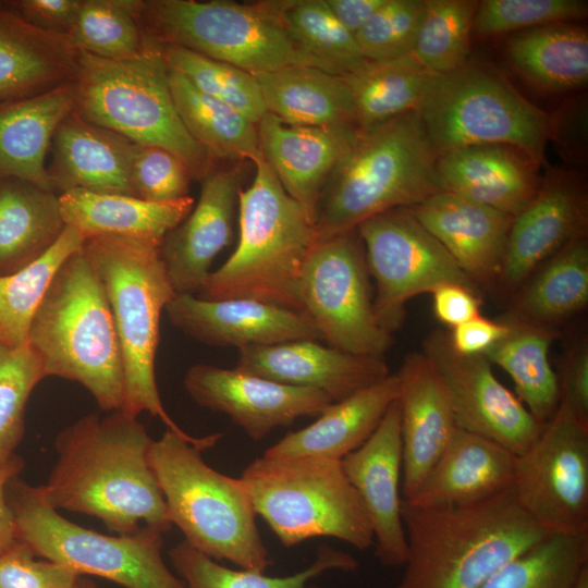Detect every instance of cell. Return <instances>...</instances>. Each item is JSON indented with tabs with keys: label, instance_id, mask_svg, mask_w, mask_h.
Instances as JSON below:
<instances>
[{
	"label": "cell",
	"instance_id": "6da1fadb",
	"mask_svg": "<svg viewBox=\"0 0 588 588\" xmlns=\"http://www.w3.org/2000/svg\"><path fill=\"white\" fill-rule=\"evenodd\" d=\"M152 441L137 417L123 411L82 416L56 436L57 462L39 486L44 499L57 511L97 517L120 536L169 531L149 462Z\"/></svg>",
	"mask_w": 588,
	"mask_h": 588
},
{
	"label": "cell",
	"instance_id": "7a4b0ae2",
	"mask_svg": "<svg viewBox=\"0 0 588 588\" xmlns=\"http://www.w3.org/2000/svg\"><path fill=\"white\" fill-rule=\"evenodd\" d=\"M401 514L407 554L395 588H479L551 535L519 506L513 487L452 507L402 499Z\"/></svg>",
	"mask_w": 588,
	"mask_h": 588
},
{
	"label": "cell",
	"instance_id": "3957f363",
	"mask_svg": "<svg viewBox=\"0 0 588 588\" xmlns=\"http://www.w3.org/2000/svg\"><path fill=\"white\" fill-rule=\"evenodd\" d=\"M438 158L417 111L359 128L320 195L315 212L317 242L440 192Z\"/></svg>",
	"mask_w": 588,
	"mask_h": 588
},
{
	"label": "cell",
	"instance_id": "277c9868",
	"mask_svg": "<svg viewBox=\"0 0 588 588\" xmlns=\"http://www.w3.org/2000/svg\"><path fill=\"white\" fill-rule=\"evenodd\" d=\"M27 344L41 358L46 377L78 382L102 411H122L121 347L103 285L83 246L56 272Z\"/></svg>",
	"mask_w": 588,
	"mask_h": 588
},
{
	"label": "cell",
	"instance_id": "5b68a950",
	"mask_svg": "<svg viewBox=\"0 0 588 588\" xmlns=\"http://www.w3.org/2000/svg\"><path fill=\"white\" fill-rule=\"evenodd\" d=\"M221 437L185 438L167 429L151 443L150 466L184 541L213 560L265 572L272 560L242 480L219 473L201 456Z\"/></svg>",
	"mask_w": 588,
	"mask_h": 588
},
{
	"label": "cell",
	"instance_id": "8992f818",
	"mask_svg": "<svg viewBox=\"0 0 588 588\" xmlns=\"http://www.w3.org/2000/svg\"><path fill=\"white\" fill-rule=\"evenodd\" d=\"M254 166L252 184L240 193L236 248L197 297L250 298L302 311L297 284L317 243L315 222L262 156Z\"/></svg>",
	"mask_w": 588,
	"mask_h": 588
},
{
	"label": "cell",
	"instance_id": "52a82bcc",
	"mask_svg": "<svg viewBox=\"0 0 588 588\" xmlns=\"http://www.w3.org/2000/svg\"><path fill=\"white\" fill-rule=\"evenodd\" d=\"M83 249L107 295L124 369L122 411L148 412L182 437L191 438L167 413L157 387L155 358L162 310L176 295L160 247L114 236L88 237Z\"/></svg>",
	"mask_w": 588,
	"mask_h": 588
},
{
	"label": "cell",
	"instance_id": "ba28073f",
	"mask_svg": "<svg viewBox=\"0 0 588 588\" xmlns=\"http://www.w3.org/2000/svg\"><path fill=\"white\" fill-rule=\"evenodd\" d=\"M73 86L74 111L84 120L132 143L171 151L193 180L201 181L210 172L213 159L186 131L175 108L159 44L132 61L79 51Z\"/></svg>",
	"mask_w": 588,
	"mask_h": 588
},
{
	"label": "cell",
	"instance_id": "9c48e42d",
	"mask_svg": "<svg viewBox=\"0 0 588 588\" xmlns=\"http://www.w3.org/2000/svg\"><path fill=\"white\" fill-rule=\"evenodd\" d=\"M240 479L256 515L286 548L316 537L336 538L358 550L375 544L364 503L341 461L262 455Z\"/></svg>",
	"mask_w": 588,
	"mask_h": 588
},
{
	"label": "cell",
	"instance_id": "30bf717a",
	"mask_svg": "<svg viewBox=\"0 0 588 588\" xmlns=\"http://www.w3.org/2000/svg\"><path fill=\"white\" fill-rule=\"evenodd\" d=\"M416 111L438 155L506 145L538 164L543 161L548 117L487 65L468 60L455 71L433 74Z\"/></svg>",
	"mask_w": 588,
	"mask_h": 588
},
{
	"label": "cell",
	"instance_id": "8fae6325",
	"mask_svg": "<svg viewBox=\"0 0 588 588\" xmlns=\"http://www.w3.org/2000/svg\"><path fill=\"white\" fill-rule=\"evenodd\" d=\"M140 19L155 42L186 48L254 75L289 65L321 69L291 39L272 1L147 0L140 1Z\"/></svg>",
	"mask_w": 588,
	"mask_h": 588
},
{
	"label": "cell",
	"instance_id": "7c38bea8",
	"mask_svg": "<svg viewBox=\"0 0 588 588\" xmlns=\"http://www.w3.org/2000/svg\"><path fill=\"white\" fill-rule=\"evenodd\" d=\"M17 539L36 556L66 566L81 576H98L123 588H186L162 558L161 532L109 536L63 517L39 486L19 476L7 486Z\"/></svg>",
	"mask_w": 588,
	"mask_h": 588
},
{
	"label": "cell",
	"instance_id": "4fadbf2b",
	"mask_svg": "<svg viewBox=\"0 0 588 588\" xmlns=\"http://www.w3.org/2000/svg\"><path fill=\"white\" fill-rule=\"evenodd\" d=\"M297 299L330 346L383 356L392 345V334L375 315L365 250L356 229L316 243L298 280Z\"/></svg>",
	"mask_w": 588,
	"mask_h": 588
},
{
	"label": "cell",
	"instance_id": "5bb4252c",
	"mask_svg": "<svg viewBox=\"0 0 588 588\" xmlns=\"http://www.w3.org/2000/svg\"><path fill=\"white\" fill-rule=\"evenodd\" d=\"M369 274L376 281L373 310L390 334L404 319L411 298L445 283L478 287L445 248L418 222L411 207L373 216L356 228Z\"/></svg>",
	"mask_w": 588,
	"mask_h": 588
},
{
	"label": "cell",
	"instance_id": "9a60e30c",
	"mask_svg": "<svg viewBox=\"0 0 588 588\" xmlns=\"http://www.w3.org/2000/svg\"><path fill=\"white\" fill-rule=\"evenodd\" d=\"M519 506L550 534L588 532V427L562 404L516 456Z\"/></svg>",
	"mask_w": 588,
	"mask_h": 588
},
{
	"label": "cell",
	"instance_id": "2e32d148",
	"mask_svg": "<svg viewBox=\"0 0 588 588\" xmlns=\"http://www.w3.org/2000/svg\"><path fill=\"white\" fill-rule=\"evenodd\" d=\"M422 355L448 396L457 427L516 456L535 442L543 425L498 380L485 355L456 353L442 331L426 338Z\"/></svg>",
	"mask_w": 588,
	"mask_h": 588
},
{
	"label": "cell",
	"instance_id": "e0dca14e",
	"mask_svg": "<svg viewBox=\"0 0 588 588\" xmlns=\"http://www.w3.org/2000/svg\"><path fill=\"white\" fill-rule=\"evenodd\" d=\"M183 384L198 405L226 415L255 441L301 417H318L334 403L319 390L286 385L236 368L207 364L192 366Z\"/></svg>",
	"mask_w": 588,
	"mask_h": 588
},
{
	"label": "cell",
	"instance_id": "ac0fdd59",
	"mask_svg": "<svg viewBox=\"0 0 588 588\" xmlns=\"http://www.w3.org/2000/svg\"><path fill=\"white\" fill-rule=\"evenodd\" d=\"M588 201L575 175L553 172L513 217L495 285L513 295L549 257L587 235Z\"/></svg>",
	"mask_w": 588,
	"mask_h": 588
},
{
	"label": "cell",
	"instance_id": "d6986e66",
	"mask_svg": "<svg viewBox=\"0 0 588 588\" xmlns=\"http://www.w3.org/2000/svg\"><path fill=\"white\" fill-rule=\"evenodd\" d=\"M243 181L241 164L211 169L197 204L163 238L160 257L176 294L198 293L213 260L231 243Z\"/></svg>",
	"mask_w": 588,
	"mask_h": 588
},
{
	"label": "cell",
	"instance_id": "ffe728a7",
	"mask_svg": "<svg viewBox=\"0 0 588 588\" xmlns=\"http://www.w3.org/2000/svg\"><path fill=\"white\" fill-rule=\"evenodd\" d=\"M341 463L366 509L377 559L388 567L403 566L407 540L401 514L403 457L397 399L367 441Z\"/></svg>",
	"mask_w": 588,
	"mask_h": 588
},
{
	"label": "cell",
	"instance_id": "44dd1931",
	"mask_svg": "<svg viewBox=\"0 0 588 588\" xmlns=\"http://www.w3.org/2000/svg\"><path fill=\"white\" fill-rule=\"evenodd\" d=\"M164 310L175 328L210 346L240 350L321 340L305 313L250 298L205 301L194 294H176Z\"/></svg>",
	"mask_w": 588,
	"mask_h": 588
},
{
	"label": "cell",
	"instance_id": "7402d4cb",
	"mask_svg": "<svg viewBox=\"0 0 588 588\" xmlns=\"http://www.w3.org/2000/svg\"><path fill=\"white\" fill-rule=\"evenodd\" d=\"M235 368L282 384L322 391L333 402L390 375L383 356L356 355L315 340L240 348Z\"/></svg>",
	"mask_w": 588,
	"mask_h": 588
},
{
	"label": "cell",
	"instance_id": "603a6c76",
	"mask_svg": "<svg viewBox=\"0 0 588 588\" xmlns=\"http://www.w3.org/2000/svg\"><path fill=\"white\" fill-rule=\"evenodd\" d=\"M264 159L285 192L315 222L316 207L331 173L353 146L359 127L353 124H289L266 113L257 124Z\"/></svg>",
	"mask_w": 588,
	"mask_h": 588
},
{
	"label": "cell",
	"instance_id": "cb8c5ba5",
	"mask_svg": "<svg viewBox=\"0 0 588 588\" xmlns=\"http://www.w3.org/2000/svg\"><path fill=\"white\" fill-rule=\"evenodd\" d=\"M411 210L477 287L495 285L511 215L445 191Z\"/></svg>",
	"mask_w": 588,
	"mask_h": 588
},
{
	"label": "cell",
	"instance_id": "d4e9b609",
	"mask_svg": "<svg viewBox=\"0 0 588 588\" xmlns=\"http://www.w3.org/2000/svg\"><path fill=\"white\" fill-rule=\"evenodd\" d=\"M402 439V498L411 500L455 428L448 396L422 353L406 356L396 371Z\"/></svg>",
	"mask_w": 588,
	"mask_h": 588
},
{
	"label": "cell",
	"instance_id": "484cf974",
	"mask_svg": "<svg viewBox=\"0 0 588 588\" xmlns=\"http://www.w3.org/2000/svg\"><path fill=\"white\" fill-rule=\"evenodd\" d=\"M515 465L516 455L504 446L456 427L407 502L421 507H452L489 499L513 487Z\"/></svg>",
	"mask_w": 588,
	"mask_h": 588
},
{
	"label": "cell",
	"instance_id": "4316f807",
	"mask_svg": "<svg viewBox=\"0 0 588 588\" xmlns=\"http://www.w3.org/2000/svg\"><path fill=\"white\" fill-rule=\"evenodd\" d=\"M538 167L514 147L479 145L439 155L437 171L441 191L514 217L539 187Z\"/></svg>",
	"mask_w": 588,
	"mask_h": 588
},
{
	"label": "cell",
	"instance_id": "83f0119b",
	"mask_svg": "<svg viewBox=\"0 0 588 588\" xmlns=\"http://www.w3.org/2000/svg\"><path fill=\"white\" fill-rule=\"evenodd\" d=\"M128 139L70 113L51 143L47 173L53 191L85 189L134 196Z\"/></svg>",
	"mask_w": 588,
	"mask_h": 588
},
{
	"label": "cell",
	"instance_id": "f1b7e54d",
	"mask_svg": "<svg viewBox=\"0 0 588 588\" xmlns=\"http://www.w3.org/2000/svg\"><path fill=\"white\" fill-rule=\"evenodd\" d=\"M78 57L66 37L38 29L0 4V103L73 83Z\"/></svg>",
	"mask_w": 588,
	"mask_h": 588
},
{
	"label": "cell",
	"instance_id": "f546056e",
	"mask_svg": "<svg viewBox=\"0 0 588 588\" xmlns=\"http://www.w3.org/2000/svg\"><path fill=\"white\" fill-rule=\"evenodd\" d=\"M399 395L396 372L332 403L309 426L266 450V457H321L341 461L373 433Z\"/></svg>",
	"mask_w": 588,
	"mask_h": 588
},
{
	"label": "cell",
	"instance_id": "4dcf8cb0",
	"mask_svg": "<svg viewBox=\"0 0 588 588\" xmlns=\"http://www.w3.org/2000/svg\"><path fill=\"white\" fill-rule=\"evenodd\" d=\"M64 222L87 238L114 236L161 246L194 207L188 196L154 203L136 196L71 189L59 195Z\"/></svg>",
	"mask_w": 588,
	"mask_h": 588
},
{
	"label": "cell",
	"instance_id": "1f68e13d",
	"mask_svg": "<svg viewBox=\"0 0 588 588\" xmlns=\"http://www.w3.org/2000/svg\"><path fill=\"white\" fill-rule=\"evenodd\" d=\"M74 109L73 83L0 103V177L13 176L53 191L46 156L58 126Z\"/></svg>",
	"mask_w": 588,
	"mask_h": 588
},
{
	"label": "cell",
	"instance_id": "d6a6232c",
	"mask_svg": "<svg viewBox=\"0 0 588 588\" xmlns=\"http://www.w3.org/2000/svg\"><path fill=\"white\" fill-rule=\"evenodd\" d=\"M65 226L54 191L13 176L0 177V275L36 261Z\"/></svg>",
	"mask_w": 588,
	"mask_h": 588
},
{
	"label": "cell",
	"instance_id": "836d02e7",
	"mask_svg": "<svg viewBox=\"0 0 588 588\" xmlns=\"http://www.w3.org/2000/svg\"><path fill=\"white\" fill-rule=\"evenodd\" d=\"M268 113L306 126L356 125L352 94L342 76L308 65L256 75Z\"/></svg>",
	"mask_w": 588,
	"mask_h": 588
},
{
	"label": "cell",
	"instance_id": "e575fe53",
	"mask_svg": "<svg viewBox=\"0 0 588 588\" xmlns=\"http://www.w3.org/2000/svg\"><path fill=\"white\" fill-rule=\"evenodd\" d=\"M588 304L587 235L573 240L544 262L512 295L505 315L548 328L575 316Z\"/></svg>",
	"mask_w": 588,
	"mask_h": 588
},
{
	"label": "cell",
	"instance_id": "d590c367",
	"mask_svg": "<svg viewBox=\"0 0 588 588\" xmlns=\"http://www.w3.org/2000/svg\"><path fill=\"white\" fill-rule=\"evenodd\" d=\"M506 56L514 70L548 93L581 88L588 82L586 28L559 23L512 34Z\"/></svg>",
	"mask_w": 588,
	"mask_h": 588
},
{
	"label": "cell",
	"instance_id": "8d00e7d4",
	"mask_svg": "<svg viewBox=\"0 0 588 588\" xmlns=\"http://www.w3.org/2000/svg\"><path fill=\"white\" fill-rule=\"evenodd\" d=\"M504 319L510 332L485 356L510 376L514 394L544 425L560 405L559 379L549 360L550 347L559 332L507 316Z\"/></svg>",
	"mask_w": 588,
	"mask_h": 588
},
{
	"label": "cell",
	"instance_id": "74e56055",
	"mask_svg": "<svg viewBox=\"0 0 588 588\" xmlns=\"http://www.w3.org/2000/svg\"><path fill=\"white\" fill-rule=\"evenodd\" d=\"M169 83L186 131L212 159L249 160L254 163L262 156L255 123L170 69Z\"/></svg>",
	"mask_w": 588,
	"mask_h": 588
},
{
	"label": "cell",
	"instance_id": "f35d334b",
	"mask_svg": "<svg viewBox=\"0 0 588 588\" xmlns=\"http://www.w3.org/2000/svg\"><path fill=\"white\" fill-rule=\"evenodd\" d=\"M433 74L409 53L389 61H368L342 75L353 97L357 126L367 128L416 111Z\"/></svg>",
	"mask_w": 588,
	"mask_h": 588
},
{
	"label": "cell",
	"instance_id": "ab89813d",
	"mask_svg": "<svg viewBox=\"0 0 588 588\" xmlns=\"http://www.w3.org/2000/svg\"><path fill=\"white\" fill-rule=\"evenodd\" d=\"M168 554L186 588H310L308 581L327 571L354 572L359 566L352 554L328 544L318 547L316 559L308 567L281 577L254 569H231L184 540L172 547Z\"/></svg>",
	"mask_w": 588,
	"mask_h": 588
},
{
	"label": "cell",
	"instance_id": "60d3db41",
	"mask_svg": "<svg viewBox=\"0 0 588 588\" xmlns=\"http://www.w3.org/2000/svg\"><path fill=\"white\" fill-rule=\"evenodd\" d=\"M66 38L78 51L112 61L139 59L158 45L144 28L137 0H81Z\"/></svg>",
	"mask_w": 588,
	"mask_h": 588
},
{
	"label": "cell",
	"instance_id": "b9f144b4",
	"mask_svg": "<svg viewBox=\"0 0 588 588\" xmlns=\"http://www.w3.org/2000/svg\"><path fill=\"white\" fill-rule=\"evenodd\" d=\"M272 3L294 44L323 71L342 76L368 62L355 36L334 17L326 0H282Z\"/></svg>",
	"mask_w": 588,
	"mask_h": 588
},
{
	"label": "cell",
	"instance_id": "7bdbcfd3",
	"mask_svg": "<svg viewBox=\"0 0 588 588\" xmlns=\"http://www.w3.org/2000/svg\"><path fill=\"white\" fill-rule=\"evenodd\" d=\"M87 237L66 225L56 244L29 266L0 275V342L19 347L27 343L29 326L60 266L82 248Z\"/></svg>",
	"mask_w": 588,
	"mask_h": 588
},
{
	"label": "cell",
	"instance_id": "ee69618b",
	"mask_svg": "<svg viewBox=\"0 0 588 588\" xmlns=\"http://www.w3.org/2000/svg\"><path fill=\"white\" fill-rule=\"evenodd\" d=\"M588 565V532L551 534L479 588H572Z\"/></svg>",
	"mask_w": 588,
	"mask_h": 588
},
{
	"label": "cell",
	"instance_id": "f6af8a7d",
	"mask_svg": "<svg viewBox=\"0 0 588 588\" xmlns=\"http://www.w3.org/2000/svg\"><path fill=\"white\" fill-rule=\"evenodd\" d=\"M478 2L425 0L412 53L431 73L455 71L469 60L470 34Z\"/></svg>",
	"mask_w": 588,
	"mask_h": 588
},
{
	"label": "cell",
	"instance_id": "bcb514c9",
	"mask_svg": "<svg viewBox=\"0 0 588 588\" xmlns=\"http://www.w3.org/2000/svg\"><path fill=\"white\" fill-rule=\"evenodd\" d=\"M160 48L168 68L203 93L232 107L256 125L267 113L256 75L186 48L172 45Z\"/></svg>",
	"mask_w": 588,
	"mask_h": 588
},
{
	"label": "cell",
	"instance_id": "7dc6e473",
	"mask_svg": "<svg viewBox=\"0 0 588 588\" xmlns=\"http://www.w3.org/2000/svg\"><path fill=\"white\" fill-rule=\"evenodd\" d=\"M45 378L42 360L27 343L10 347L0 342V466L21 443L27 400Z\"/></svg>",
	"mask_w": 588,
	"mask_h": 588
},
{
	"label": "cell",
	"instance_id": "c3c4849f",
	"mask_svg": "<svg viewBox=\"0 0 588 588\" xmlns=\"http://www.w3.org/2000/svg\"><path fill=\"white\" fill-rule=\"evenodd\" d=\"M583 0H482L474 16L473 30L478 37L504 34L565 23L587 15Z\"/></svg>",
	"mask_w": 588,
	"mask_h": 588
},
{
	"label": "cell",
	"instance_id": "681fc988",
	"mask_svg": "<svg viewBox=\"0 0 588 588\" xmlns=\"http://www.w3.org/2000/svg\"><path fill=\"white\" fill-rule=\"evenodd\" d=\"M424 7L425 0H387L355 35L363 57L382 62L412 53Z\"/></svg>",
	"mask_w": 588,
	"mask_h": 588
},
{
	"label": "cell",
	"instance_id": "f907efd6",
	"mask_svg": "<svg viewBox=\"0 0 588 588\" xmlns=\"http://www.w3.org/2000/svg\"><path fill=\"white\" fill-rule=\"evenodd\" d=\"M130 176L134 196L154 203L188 197L192 179L187 166L171 151L131 143Z\"/></svg>",
	"mask_w": 588,
	"mask_h": 588
},
{
	"label": "cell",
	"instance_id": "816d5d0a",
	"mask_svg": "<svg viewBox=\"0 0 588 588\" xmlns=\"http://www.w3.org/2000/svg\"><path fill=\"white\" fill-rule=\"evenodd\" d=\"M35 558L30 548L17 539L0 555V588H74L81 575Z\"/></svg>",
	"mask_w": 588,
	"mask_h": 588
},
{
	"label": "cell",
	"instance_id": "f5cc1de1",
	"mask_svg": "<svg viewBox=\"0 0 588 588\" xmlns=\"http://www.w3.org/2000/svg\"><path fill=\"white\" fill-rule=\"evenodd\" d=\"M560 385V404L588 427V343L576 341L567 351Z\"/></svg>",
	"mask_w": 588,
	"mask_h": 588
},
{
	"label": "cell",
	"instance_id": "db71d44e",
	"mask_svg": "<svg viewBox=\"0 0 588 588\" xmlns=\"http://www.w3.org/2000/svg\"><path fill=\"white\" fill-rule=\"evenodd\" d=\"M0 4L38 29L68 37L81 0H16Z\"/></svg>",
	"mask_w": 588,
	"mask_h": 588
},
{
	"label": "cell",
	"instance_id": "11a10c76",
	"mask_svg": "<svg viewBox=\"0 0 588 588\" xmlns=\"http://www.w3.org/2000/svg\"><path fill=\"white\" fill-rule=\"evenodd\" d=\"M510 324L505 319L491 320L481 315L452 328L448 333L451 347L465 356L485 355L507 335Z\"/></svg>",
	"mask_w": 588,
	"mask_h": 588
},
{
	"label": "cell",
	"instance_id": "9f6ffc18",
	"mask_svg": "<svg viewBox=\"0 0 588 588\" xmlns=\"http://www.w3.org/2000/svg\"><path fill=\"white\" fill-rule=\"evenodd\" d=\"M430 294L436 318L451 329L480 315L481 299L478 291L469 286L445 283Z\"/></svg>",
	"mask_w": 588,
	"mask_h": 588
},
{
	"label": "cell",
	"instance_id": "6f0895ef",
	"mask_svg": "<svg viewBox=\"0 0 588 588\" xmlns=\"http://www.w3.org/2000/svg\"><path fill=\"white\" fill-rule=\"evenodd\" d=\"M23 468L24 461L16 454L0 466V555L17 540L15 519L7 499V486Z\"/></svg>",
	"mask_w": 588,
	"mask_h": 588
},
{
	"label": "cell",
	"instance_id": "680465c9",
	"mask_svg": "<svg viewBox=\"0 0 588 588\" xmlns=\"http://www.w3.org/2000/svg\"><path fill=\"white\" fill-rule=\"evenodd\" d=\"M387 0H326L341 25L354 36L370 21Z\"/></svg>",
	"mask_w": 588,
	"mask_h": 588
},
{
	"label": "cell",
	"instance_id": "91938a15",
	"mask_svg": "<svg viewBox=\"0 0 588 588\" xmlns=\"http://www.w3.org/2000/svg\"><path fill=\"white\" fill-rule=\"evenodd\" d=\"M572 588H588V565L580 571Z\"/></svg>",
	"mask_w": 588,
	"mask_h": 588
},
{
	"label": "cell",
	"instance_id": "94428289",
	"mask_svg": "<svg viewBox=\"0 0 588 588\" xmlns=\"http://www.w3.org/2000/svg\"><path fill=\"white\" fill-rule=\"evenodd\" d=\"M74 588H98V586L88 577L79 576Z\"/></svg>",
	"mask_w": 588,
	"mask_h": 588
}]
</instances>
